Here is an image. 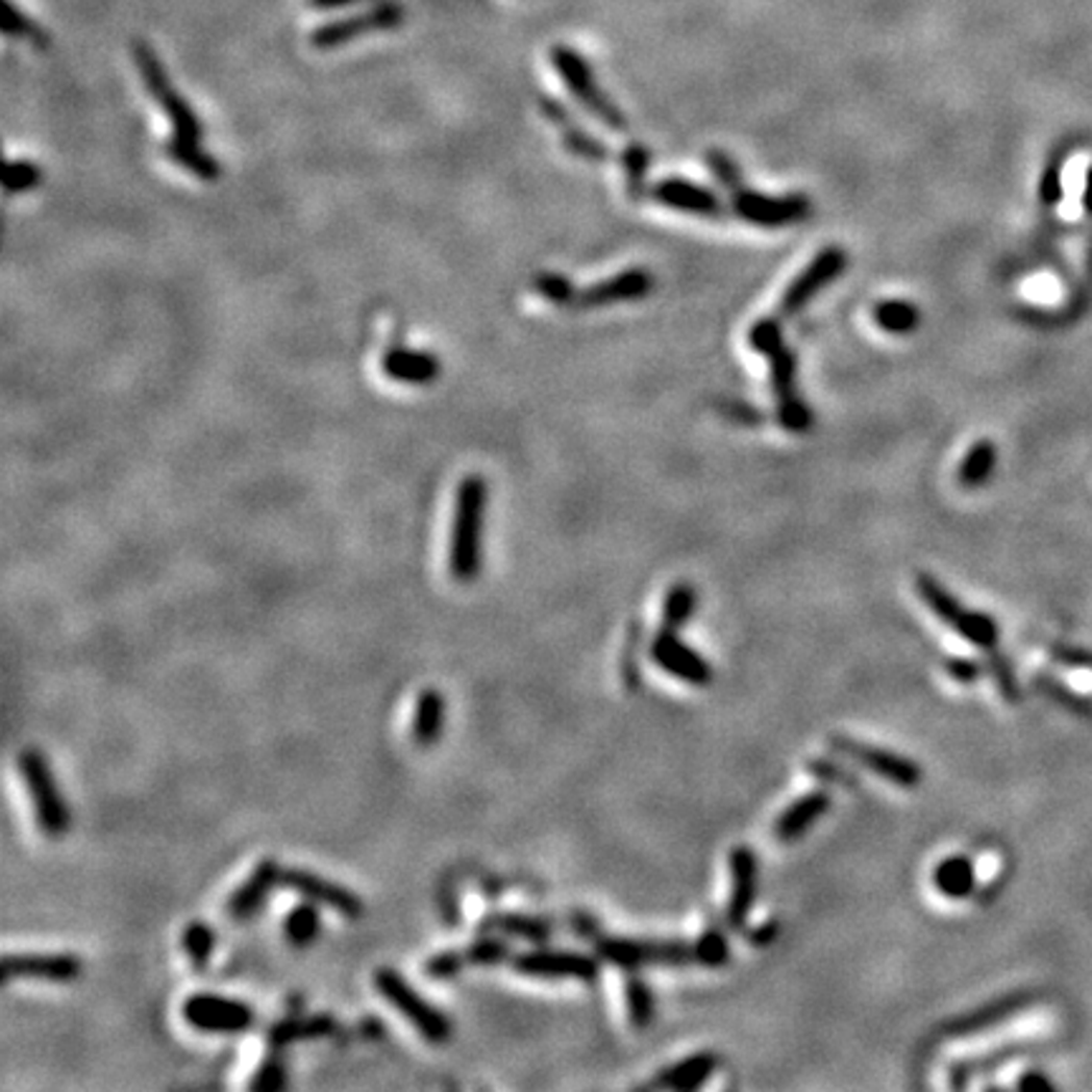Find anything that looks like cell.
<instances>
[{"label": "cell", "mask_w": 1092, "mask_h": 1092, "mask_svg": "<svg viewBox=\"0 0 1092 1092\" xmlns=\"http://www.w3.org/2000/svg\"><path fill=\"white\" fill-rule=\"evenodd\" d=\"M749 344L769 362L771 390L776 397V418L785 430L802 432L812 430V409L797 390V354L787 347L785 334L776 319H759L749 329Z\"/></svg>", "instance_id": "1"}, {"label": "cell", "mask_w": 1092, "mask_h": 1092, "mask_svg": "<svg viewBox=\"0 0 1092 1092\" xmlns=\"http://www.w3.org/2000/svg\"><path fill=\"white\" fill-rule=\"evenodd\" d=\"M489 506V483L471 473L461 480L455 494L453 531H450L448 569L453 579L473 581L480 574V539H483V519Z\"/></svg>", "instance_id": "2"}, {"label": "cell", "mask_w": 1092, "mask_h": 1092, "mask_svg": "<svg viewBox=\"0 0 1092 1092\" xmlns=\"http://www.w3.org/2000/svg\"><path fill=\"white\" fill-rule=\"evenodd\" d=\"M18 774L26 785L28 799H31L35 824L41 835L49 840H61L71 827V812L61 789H58L56 776H53L49 759L39 749H23L16 759Z\"/></svg>", "instance_id": "3"}, {"label": "cell", "mask_w": 1092, "mask_h": 1092, "mask_svg": "<svg viewBox=\"0 0 1092 1092\" xmlns=\"http://www.w3.org/2000/svg\"><path fill=\"white\" fill-rule=\"evenodd\" d=\"M375 989L402 1019L413 1024V1029L425 1042L445 1044L450 1040V1032H453L450 1019L436 1004H430L402 973H397L395 969H377Z\"/></svg>", "instance_id": "4"}, {"label": "cell", "mask_w": 1092, "mask_h": 1092, "mask_svg": "<svg viewBox=\"0 0 1092 1092\" xmlns=\"http://www.w3.org/2000/svg\"><path fill=\"white\" fill-rule=\"evenodd\" d=\"M599 959L622 971H638L643 966H688L696 964V946L678 939H625V936H599L595 941Z\"/></svg>", "instance_id": "5"}, {"label": "cell", "mask_w": 1092, "mask_h": 1092, "mask_svg": "<svg viewBox=\"0 0 1092 1092\" xmlns=\"http://www.w3.org/2000/svg\"><path fill=\"white\" fill-rule=\"evenodd\" d=\"M132 51H134L136 71H140L142 81H145V89L150 92V97L157 102L159 109L168 115V120L172 124V134L180 136V140H190V142L203 140V134H205L203 124H200L198 115L193 111V106L188 104V99L180 97V94L175 92L168 71H165L163 64H159L157 53H154L150 46L145 44V41H136Z\"/></svg>", "instance_id": "6"}, {"label": "cell", "mask_w": 1092, "mask_h": 1092, "mask_svg": "<svg viewBox=\"0 0 1092 1092\" xmlns=\"http://www.w3.org/2000/svg\"><path fill=\"white\" fill-rule=\"evenodd\" d=\"M551 64H554L564 86L572 92V97L577 99L597 122H602L604 127L613 129V132H627L625 115H622L613 99L599 89L595 71L585 61V56H579V53L569 49V46H554V49H551Z\"/></svg>", "instance_id": "7"}, {"label": "cell", "mask_w": 1092, "mask_h": 1092, "mask_svg": "<svg viewBox=\"0 0 1092 1092\" xmlns=\"http://www.w3.org/2000/svg\"><path fill=\"white\" fill-rule=\"evenodd\" d=\"M731 195V210L741 221L759 225V228H787L797 225L812 216V200L804 193L767 195L741 185Z\"/></svg>", "instance_id": "8"}, {"label": "cell", "mask_w": 1092, "mask_h": 1092, "mask_svg": "<svg viewBox=\"0 0 1092 1092\" xmlns=\"http://www.w3.org/2000/svg\"><path fill=\"white\" fill-rule=\"evenodd\" d=\"M827 744L835 753L852 759L854 764H860V767H865L875 776H880V779H886L900 789H916L923 781L921 764L903 756V753H895L875 744H865V741H858L852 739V736L842 734L829 736Z\"/></svg>", "instance_id": "9"}, {"label": "cell", "mask_w": 1092, "mask_h": 1092, "mask_svg": "<svg viewBox=\"0 0 1092 1092\" xmlns=\"http://www.w3.org/2000/svg\"><path fill=\"white\" fill-rule=\"evenodd\" d=\"M182 1019L203 1035H243L256 1024V1012L246 1001L218 994H193L182 1001Z\"/></svg>", "instance_id": "10"}, {"label": "cell", "mask_w": 1092, "mask_h": 1092, "mask_svg": "<svg viewBox=\"0 0 1092 1092\" xmlns=\"http://www.w3.org/2000/svg\"><path fill=\"white\" fill-rule=\"evenodd\" d=\"M402 18H405V10H402L400 3H395V0H377L372 8L362 10V14L324 23V26H319L317 31L308 35V41H312L314 49L331 51L340 49L344 44H352L359 35L400 28Z\"/></svg>", "instance_id": "11"}, {"label": "cell", "mask_w": 1092, "mask_h": 1092, "mask_svg": "<svg viewBox=\"0 0 1092 1092\" xmlns=\"http://www.w3.org/2000/svg\"><path fill=\"white\" fill-rule=\"evenodd\" d=\"M512 969L526 978H546V982H595L599 976V961L590 953L562 951V948H533L516 953Z\"/></svg>", "instance_id": "12"}, {"label": "cell", "mask_w": 1092, "mask_h": 1092, "mask_svg": "<svg viewBox=\"0 0 1092 1092\" xmlns=\"http://www.w3.org/2000/svg\"><path fill=\"white\" fill-rule=\"evenodd\" d=\"M847 269V253L840 246H827L817 253L802 271L797 273L792 283H789L785 294L779 299V317L792 319L799 312H804L810 306V301L815 299L822 289H827L829 283Z\"/></svg>", "instance_id": "13"}, {"label": "cell", "mask_w": 1092, "mask_h": 1092, "mask_svg": "<svg viewBox=\"0 0 1092 1092\" xmlns=\"http://www.w3.org/2000/svg\"><path fill=\"white\" fill-rule=\"evenodd\" d=\"M731 893L726 900V925L734 934L746 930L759 898V860L749 845H736L728 852Z\"/></svg>", "instance_id": "14"}, {"label": "cell", "mask_w": 1092, "mask_h": 1092, "mask_svg": "<svg viewBox=\"0 0 1092 1092\" xmlns=\"http://www.w3.org/2000/svg\"><path fill=\"white\" fill-rule=\"evenodd\" d=\"M281 883L289 890H294L296 895H301V898L312 900L317 905H326L329 911L340 913L342 918H349V921H357V918L365 916V903H362V898L354 890L340 886V883L329 880V877L317 875V872L304 868H283Z\"/></svg>", "instance_id": "15"}, {"label": "cell", "mask_w": 1092, "mask_h": 1092, "mask_svg": "<svg viewBox=\"0 0 1092 1092\" xmlns=\"http://www.w3.org/2000/svg\"><path fill=\"white\" fill-rule=\"evenodd\" d=\"M650 657L663 673L673 675L691 686H709L714 680V668L700 652H696L688 643H682L675 630H661L650 643Z\"/></svg>", "instance_id": "16"}, {"label": "cell", "mask_w": 1092, "mask_h": 1092, "mask_svg": "<svg viewBox=\"0 0 1092 1092\" xmlns=\"http://www.w3.org/2000/svg\"><path fill=\"white\" fill-rule=\"evenodd\" d=\"M652 287H655V278H652L650 271L627 269L592 283L590 289L577 291V299H574L572 308L590 312V308H604L613 304H622V301H638L652 294Z\"/></svg>", "instance_id": "17"}, {"label": "cell", "mask_w": 1092, "mask_h": 1092, "mask_svg": "<svg viewBox=\"0 0 1092 1092\" xmlns=\"http://www.w3.org/2000/svg\"><path fill=\"white\" fill-rule=\"evenodd\" d=\"M84 964L74 953H8L3 959V978H33V982L71 984L81 976Z\"/></svg>", "instance_id": "18"}, {"label": "cell", "mask_w": 1092, "mask_h": 1092, "mask_svg": "<svg viewBox=\"0 0 1092 1092\" xmlns=\"http://www.w3.org/2000/svg\"><path fill=\"white\" fill-rule=\"evenodd\" d=\"M650 198L655 203L670 207V210L688 213V216H700V218H721L726 213V205L721 203V198L714 190L698 185V182L682 180V177H666V180H657L650 188Z\"/></svg>", "instance_id": "19"}, {"label": "cell", "mask_w": 1092, "mask_h": 1092, "mask_svg": "<svg viewBox=\"0 0 1092 1092\" xmlns=\"http://www.w3.org/2000/svg\"><path fill=\"white\" fill-rule=\"evenodd\" d=\"M1029 1004H1032L1029 994L999 996V999L989 1001V1004H982L978 1009H973V1012H966V1014H961V1017L948 1019V1022L941 1024L939 1032H941V1037H948V1040H966V1037L982 1035V1032L991 1029V1026L1004 1024L1007 1019H1012L1014 1014H1019L1024 1007H1029Z\"/></svg>", "instance_id": "20"}, {"label": "cell", "mask_w": 1092, "mask_h": 1092, "mask_svg": "<svg viewBox=\"0 0 1092 1092\" xmlns=\"http://www.w3.org/2000/svg\"><path fill=\"white\" fill-rule=\"evenodd\" d=\"M281 877L283 868L276 860H260L251 875L230 893L228 903H225L228 916L233 918V921H248V918L256 916L258 908L264 905L266 898L271 895V890L281 883Z\"/></svg>", "instance_id": "21"}, {"label": "cell", "mask_w": 1092, "mask_h": 1092, "mask_svg": "<svg viewBox=\"0 0 1092 1092\" xmlns=\"http://www.w3.org/2000/svg\"><path fill=\"white\" fill-rule=\"evenodd\" d=\"M721 1058L714 1049H705V1052H696L691 1058H682L675 1065L666 1067V1070L657 1072L643 1088L648 1090H673V1092H693L703 1088L711 1077L716 1075Z\"/></svg>", "instance_id": "22"}, {"label": "cell", "mask_w": 1092, "mask_h": 1092, "mask_svg": "<svg viewBox=\"0 0 1092 1092\" xmlns=\"http://www.w3.org/2000/svg\"><path fill=\"white\" fill-rule=\"evenodd\" d=\"M829 806H833V797H829L827 792H822V789L802 794V797L794 799V802L776 817L774 837L779 842H785V845L802 840L819 819L827 815Z\"/></svg>", "instance_id": "23"}, {"label": "cell", "mask_w": 1092, "mask_h": 1092, "mask_svg": "<svg viewBox=\"0 0 1092 1092\" xmlns=\"http://www.w3.org/2000/svg\"><path fill=\"white\" fill-rule=\"evenodd\" d=\"M382 372L393 379V382L423 388V384H432L441 377V359L432 352L393 347L382 357Z\"/></svg>", "instance_id": "24"}, {"label": "cell", "mask_w": 1092, "mask_h": 1092, "mask_svg": "<svg viewBox=\"0 0 1092 1092\" xmlns=\"http://www.w3.org/2000/svg\"><path fill=\"white\" fill-rule=\"evenodd\" d=\"M542 111H544L546 120H549L562 132L564 150L572 152L574 157L592 159V163H599V159H607L610 157L607 147H604L602 142L597 140V136H592L590 132H585V129L577 127V122H574V117L569 115L567 106L556 102V99L544 97L542 99Z\"/></svg>", "instance_id": "25"}, {"label": "cell", "mask_w": 1092, "mask_h": 1092, "mask_svg": "<svg viewBox=\"0 0 1092 1092\" xmlns=\"http://www.w3.org/2000/svg\"><path fill=\"white\" fill-rule=\"evenodd\" d=\"M483 934L506 936V939L526 943H549L554 939V923L531 913H491L480 921Z\"/></svg>", "instance_id": "26"}, {"label": "cell", "mask_w": 1092, "mask_h": 1092, "mask_svg": "<svg viewBox=\"0 0 1092 1092\" xmlns=\"http://www.w3.org/2000/svg\"><path fill=\"white\" fill-rule=\"evenodd\" d=\"M916 592L925 607L939 617L948 630L955 632L961 625H964L969 610L959 602V597L951 595V590H948V587L943 585L939 577H934V574H928V572H921L916 577Z\"/></svg>", "instance_id": "27"}, {"label": "cell", "mask_w": 1092, "mask_h": 1092, "mask_svg": "<svg viewBox=\"0 0 1092 1092\" xmlns=\"http://www.w3.org/2000/svg\"><path fill=\"white\" fill-rule=\"evenodd\" d=\"M163 154L172 165L188 170L190 175L200 177V180L205 182H216L218 177L223 175L221 163H218L210 152H205L203 147H200V142L180 140V136L172 134L163 145Z\"/></svg>", "instance_id": "28"}, {"label": "cell", "mask_w": 1092, "mask_h": 1092, "mask_svg": "<svg viewBox=\"0 0 1092 1092\" xmlns=\"http://www.w3.org/2000/svg\"><path fill=\"white\" fill-rule=\"evenodd\" d=\"M445 723V698L438 688H425L418 693L413 711V741L418 746H432L443 734Z\"/></svg>", "instance_id": "29"}, {"label": "cell", "mask_w": 1092, "mask_h": 1092, "mask_svg": "<svg viewBox=\"0 0 1092 1092\" xmlns=\"http://www.w3.org/2000/svg\"><path fill=\"white\" fill-rule=\"evenodd\" d=\"M934 886L943 898L966 900L976 890V868L966 854H948L934 870Z\"/></svg>", "instance_id": "30"}, {"label": "cell", "mask_w": 1092, "mask_h": 1092, "mask_svg": "<svg viewBox=\"0 0 1092 1092\" xmlns=\"http://www.w3.org/2000/svg\"><path fill=\"white\" fill-rule=\"evenodd\" d=\"M334 1032V1019L326 1014H308V1017H289L276 1022L266 1035L273 1049H283L294 1042L319 1040Z\"/></svg>", "instance_id": "31"}, {"label": "cell", "mask_w": 1092, "mask_h": 1092, "mask_svg": "<svg viewBox=\"0 0 1092 1092\" xmlns=\"http://www.w3.org/2000/svg\"><path fill=\"white\" fill-rule=\"evenodd\" d=\"M872 319L888 334L905 337L921 326V308L905 299H883L872 308Z\"/></svg>", "instance_id": "32"}, {"label": "cell", "mask_w": 1092, "mask_h": 1092, "mask_svg": "<svg viewBox=\"0 0 1092 1092\" xmlns=\"http://www.w3.org/2000/svg\"><path fill=\"white\" fill-rule=\"evenodd\" d=\"M698 607V592L691 581H678L666 592L663 597V613H661V630H675L678 632Z\"/></svg>", "instance_id": "33"}, {"label": "cell", "mask_w": 1092, "mask_h": 1092, "mask_svg": "<svg viewBox=\"0 0 1092 1092\" xmlns=\"http://www.w3.org/2000/svg\"><path fill=\"white\" fill-rule=\"evenodd\" d=\"M996 468V445L991 441H978L966 450L959 466V483L964 489H982L994 476Z\"/></svg>", "instance_id": "34"}, {"label": "cell", "mask_w": 1092, "mask_h": 1092, "mask_svg": "<svg viewBox=\"0 0 1092 1092\" xmlns=\"http://www.w3.org/2000/svg\"><path fill=\"white\" fill-rule=\"evenodd\" d=\"M319 934H322V916H319L317 903L308 900V903H299L291 908L287 921H283V936H287L291 946H312V943L319 939Z\"/></svg>", "instance_id": "35"}, {"label": "cell", "mask_w": 1092, "mask_h": 1092, "mask_svg": "<svg viewBox=\"0 0 1092 1092\" xmlns=\"http://www.w3.org/2000/svg\"><path fill=\"white\" fill-rule=\"evenodd\" d=\"M625 1004H627V1019L635 1029H650L655 1022V996H652L650 984L645 978H640L638 973L627 976L625 982Z\"/></svg>", "instance_id": "36"}, {"label": "cell", "mask_w": 1092, "mask_h": 1092, "mask_svg": "<svg viewBox=\"0 0 1092 1092\" xmlns=\"http://www.w3.org/2000/svg\"><path fill=\"white\" fill-rule=\"evenodd\" d=\"M650 159H652V154L648 147H643V145H627L620 154L622 172H625V188H627V193H630V198L635 200L650 195V188H648Z\"/></svg>", "instance_id": "37"}, {"label": "cell", "mask_w": 1092, "mask_h": 1092, "mask_svg": "<svg viewBox=\"0 0 1092 1092\" xmlns=\"http://www.w3.org/2000/svg\"><path fill=\"white\" fill-rule=\"evenodd\" d=\"M180 943L188 961L193 964V969H207V964H210L213 959V948H216V934H213L210 925L205 921H190L185 928H182Z\"/></svg>", "instance_id": "38"}, {"label": "cell", "mask_w": 1092, "mask_h": 1092, "mask_svg": "<svg viewBox=\"0 0 1092 1092\" xmlns=\"http://www.w3.org/2000/svg\"><path fill=\"white\" fill-rule=\"evenodd\" d=\"M693 946H696V964L705 969H721L731 961V943L721 925H709Z\"/></svg>", "instance_id": "39"}, {"label": "cell", "mask_w": 1092, "mask_h": 1092, "mask_svg": "<svg viewBox=\"0 0 1092 1092\" xmlns=\"http://www.w3.org/2000/svg\"><path fill=\"white\" fill-rule=\"evenodd\" d=\"M955 635L964 638L966 643H971L973 648L991 652V650H996V643H999V625H996L994 617L976 613V610H969L964 625L955 630Z\"/></svg>", "instance_id": "40"}, {"label": "cell", "mask_w": 1092, "mask_h": 1092, "mask_svg": "<svg viewBox=\"0 0 1092 1092\" xmlns=\"http://www.w3.org/2000/svg\"><path fill=\"white\" fill-rule=\"evenodd\" d=\"M468 966H498L514 959L512 946L506 941L496 939V934H486L483 939H476L471 946L463 948Z\"/></svg>", "instance_id": "41"}, {"label": "cell", "mask_w": 1092, "mask_h": 1092, "mask_svg": "<svg viewBox=\"0 0 1092 1092\" xmlns=\"http://www.w3.org/2000/svg\"><path fill=\"white\" fill-rule=\"evenodd\" d=\"M44 180V170L31 159H8L3 170V188L8 195L28 193V190L39 188Z\"/></svg>", "instance_id": "42"}, {"label": "cell", "mask_w": 1092, "mask_h": 1092, "mask_svg": "<svg viewBox=\"0 0 1092 1092\" xmlns=\"http://www.w3.org/2000/svg\"><path fill=\"white\" fill-rule=\"evenodd\" d=\"M0 28L5 35H16V39H31L35 46H46V33L28 18L26 14L16 8L14 0H3V14H0Z\"/></svg>", "instance_id": "43"}, {"label": "cell", "mask_w": 1092, "mask_h": 1092, "mask_svg": "<svg viewBox=\"0 0 1092 1092\" xmlns=\"http://www.w3.org/2000/svg\"><path fill=\"white\" fill-rule=\"evenodd\" d=\"M533 289H537L546 301L564 308H572L574 299H577V289H574V283L569 281L567 276H562V273H539V276L533 278Z\"/></svg>", "instance_id": "44"}, {"label": "cell", "mask_w": 1092, "mask_h": 1092, "mask_svg": "<svg viewBox=\"0 0 1092 1092\" xmlns=\"http://www.w3.org/2000/svg\"><path fill=\"white\" fill-rule=\"evenodd\" d=\"M806 774H812L815 779L822 781V785H829V787H847V789L860 787L858 776L850 774V769L840 767V764L833 762V759H824V756L810 759V762H806Z\"/></svg>", "instance_id": "45"}, {"label": "cell", "mask_w": 1092, "mask_h": 1092, "mask_svg": "<svg viewBox=\"0 0 1092 1092\" xmlns=\"http://www.w3.org/2000/svg\"><path fill=\"white\" fill-rule=\"evenodd\" d=\"M705 163H709L711 172H714L716 180L721 182V188L726 190V193H734V190H739L741 185H744V175H741L739 163H736L731 154H726L721 150H711L709 154H705Z\"/></svg>", "instance_id": "46"}, {"label": "cell", "mask_w": 1092, "mask_h": 1092, "mask_svg": "<svg viewBox=\"0 0 1092 1092\" xmlns=\"http://www.w3.org/2000/svg\"><path fill=\"white\" fill-rule=\"evenodd\" d=\"M466 966H468V961H466V953H463V948H458V951H441L427 959L425 976L432 978V982H448V978L458 976Z\"/></svg>", "instance_id": "47"}, {"label": "cell", "mask_w": 1092, "mask_h": 1092, "mask_svg": "<svg viewBox=\"0 0 1092 1092\" xmlns=\"http://www.w3.org/2000/svg\"><path fill=\"white\" fill-rule=\"evenodd\" d=\"M287 1085V1065L278 1058H269L258 1065V1070L253 1072V1077L248 1079V1090L258 1092H273L281 1090Z\"/></svg>", "instance_id": "48"}, {"label": "cell", "mask_w": 1092, "mask_h": 1092, "mask_svg": "<svg viewBox=\"0 0 1092 1092\" xmlns=\"http://www.w3.org/2000/svg\"><path fill=\"white\" fill-rule=\"evenodd\" d=\"M943 670H946L948 678H953L955 682H961V686H971V682L982 680L984 675V663L982 661H973V657H948L946 663H943Z\"/></svg>", "instance_id": "49"}, {"label": "cell", "mask_w": 1092, "mask_h": 1092, "mask_svg": "<svg viewBox=\"0 0 1092 1092\" xmlns=\"http://www.w3.org/2000/svg\"><path fill=\"white\" fill-rule=\"evenodd\" d=\"M989 670H991V675H994V678H996V686H999L1001 696H1004L1007 700H1014V698L1019 696V691H1017V680H1014L1012 668H1009V663L1004 661V657L996 655L994 650H991Z\"/></svg>", "instance_id": "50"}, {"label": "cell", "mask_w": 1092, "mask_h": 1092, "mask_svg": "<svg viewBox=\"0 0 1092 1092\" xmlns=\"http://www.w3.org/2000/svg\"><path fill=\"white\" fill-rule=\"evenodd\" d=\"M569 928H572V934L581 941L595 943L599 936H602V925H599L597 918L587 911H574L572 916H569Z\"/></svg>", "instance_id": "51"}, {"label": "cell", "mask_w": 1092, "mask_h": 1092, "mask_svg": "<svg viewBox=\"0 0 1092 1092\" xmlns=\"http://www.w3.org/2000/svg\"><path fill=\"white\" fill-rule=\"evenodd\" d=\"M721 413L726 415L728 420H734V423H739V425H749V427L759 425V423H762V420H764V415L759 413L756 407H753V405H746V402H739V400H728V402H723V405H721Z\"/></svg>", "instance_id": "52"}, {"label": "cell", "mask_w": 1092, "mask_h": 1092, "mask_svg": "<svg viewBox=\"0 0 1092 1092\" xmlns=\"http://www.w3.org/2000/svg\"><path fill=\"white\" fill-rule=\"evenodd\" d=\"M1040 195L1044 200V205H1058L1060 195H1062V185H1060V165H1049L1047 172H1044L1042 177V188H1040Z\"/></svg>", "instance_id": "53"}, {"label": "cell", "mask_w": 1092, "mask_h": 1092, "mask_svg": "<svg viewBox=\"0 0 1092 1092\" xmlns=\"http://www.w3.org/2000/svg\"><path fill=\"white\" fill-rule=\"evenodd\" d=\"M776 936H779V923H776V921H767V923L759 925V928L746 930V941H749L751 946H756V948L769 946V943L774 941Z\"/></svg>", "instance_id": "54"}, {"label": "cell", "mask_w": 1092, "mask_h": 1092, "mask_svg": "<svg viewBox=\"0 0 1092 1092\" xmlns=\"http://www.w3.org/2000/svg\"><path fill=\"white\" fill-rule=\"evenodd\" d=\"M1019 1090H1054L1052 1079H1047L1042 1075L1040 1070H1032V1072H1024L1022 1077H1019L1017 1083Z\"/></svg>", "instance_id": "55"}, {"label": "cell", "mask_w": 1092, "mask_h": 1092, "mask_svg": "<svg viewBox=\"0 0 1092 1092\" xmlns=\"http://www.w3.org/2000/svg\"><path fill=\"white\" fill-rule=\"evenodd\" d=\"M308 3L319 10H334V8H344V5L365 3V0H308ZM372 3H377V0H372Z\"/></svg>", "instance_id": "56"}, {"label": "cell", "mask_w": 1092, "mask_h": 1092, "mask_svg": "<svg viewBox=\"0 0 1092 1092\" xmlns=\"http://www.w3.org/2000/svg\"><path fill=\"white\" fill-rule=\"evenodd\" d=\"M1085 207L1092 213V170L1088 172V188H1085Z\"/></svg>", "instance_id": "57"}]
</instances>
